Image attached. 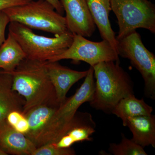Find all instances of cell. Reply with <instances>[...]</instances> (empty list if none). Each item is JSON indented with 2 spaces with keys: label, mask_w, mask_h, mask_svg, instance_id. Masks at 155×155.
<instances>
[{
  "label": "cell",
  "mask_w": 155,
  "mask_h": 155,
  "mask_svg": "<svg viewBox=\"0 0 155 155\" xmlns=\"http://www.w3.org/2000/svg\"><path fill=\"white\" fill-rule=\"evenodd\" d=\"M25 58L14 71L9 72L12 77V90L24 97L22 113L45 104L60 105L55 91L48 75L46 63Z\"/></svg>",
  "instance_id": "obj_1"
},
{
  "label": "cell",
  "mask_w": 155,
  "mask_h": 155,
  "mask_svg": "<svg viewBox=\"0 0 155 155\" xmlns=\"http://www.w3.org/2000/svg\"><path fill=\"white\" fill-rule=\"evenodd\" d=\"M93 67L95 81L90 105L97 110L111 114L120 100L134 94L133 81L119 62H101Z\"/></svg>",
  "instance_id": "obj_2"
},
{
  "label": "cell",
  "mask_w": 155,
  "mask_h": 155,
  "mask_svg": "<svg viewBox=\"0 0 155 155\" xmlns=\"http://www.w3.org/2000/svg\"><path fill=\"white\" fill-rule=\"evenodd\" d=\"M9 33L19 43L26 58L40 61H50L64 52L71 45L73 34L70 31L54 37L35 33L32 29L16 22H10Z\"/></svg>",
  "instance_id": "obj_3"
},
{
  "label": "cell",
  "mask_w": 155,
  "mask_h": 155,
  "mask_svg": "<svg viewBox=\"0 0 155 155\" xmlns=\"http://www.w3.org/2000/svg\"><path fill=\"white\" fill-rule=\"evenodd\" d=\"M10 21L19 22L31 29L59 35L69 31L66 18L45 0H33L22 5L5 9Z\"/></svg>",
  "instance_id": "obj_4"
},
{
  "label": "cell",
  "mask_w": 155,
  "mask_h": 155,
  "mask_svg": "<svg viewBox=\"0 0 155 155\" xmlns=\"http://www.w3.org/2000/svg\"><path fill=\"white\" fill-rule=\"evenodd\" d=\"M110 8L118 21L117 41L138 28L155 33V5L151 0H110Z\"/></svg>",
  "instance_id": "obj_5"
},
{
  "label": "cell",
  "mask_w": 155,
  "mask_h": 155,
  "mask_svg": "<svg viewBox=\"0 0 155 155\" xmlns=\"http://www.w3.org/2000/svg\"><path fill=\"white\" fill-rule=\"evenodd\" d=\"M95 88L94 70L91 67L85 79L75 94L67 98L57 108L50 122L47 144L56 143L71 126L74 116L81 105L89 102Z\"/></svg>",
  "instance_id": "obj_6"
},
{
  "label": "cell",
  "mask_w": 155,
  "mask_h": 155,
  "mask_svg": "<svg viewBox=\"0 0 155 155\" xmlns=\"http://www.w3.org/2000/svg\"><path fill=\"white\" fill-rule=\"evenodd\" d=\"M117 53L127 58L140 73L144 82V94L155 99V56L145 46L136 31L117 41Z\"/></svg>",
  "instance_id": "obj_7"
},
{
  "label": "cell",
  "mask_w": 155,
  "mask_h": 155,
  "mask_svg": "<svg viewBox=\"0 0 155 155\" xmlns=\"http://www.w3.org/2000/svg\"><path fill=\"white\" fill-rule=\"evenodd\" d=\"M73 34L70 47L51 62L71 60L76 62L83 61L92 67L101 62H119V56L109 42L104 40L100 42L91 41L79 35Z\"/></svg>",
  "instance_id": "obj_8"
},
{
  "label": "cell",
  "mask_w": 155,
  "mask_h": 155,
  "mask_svg": "<svg viewBox=\"0 0 155 155\" xmlns=\"http://www.w3.org/2000/svg\"><path fill=\"white\" fill-rule=\"evenodd\" d=\"M66 13L68 30L72 34L90 37L95 30L86 0H60Z\"/></svg>",
  "instance_id": "obj_9"
},
{
  "label": "cell",
  "mask_w": 155,
  "mask_h": 155,
  "mask_svg": "<svg viewBox=\"0 0 155 155\" xmlns=\"http://www.w3.org/2000/svg\"><path fill=\"white\" fill-rule=\"evenodd\" d=\"M59 106L42 105L33 108L24 114L29 126V130L25 135L36 148L47 144L50 122Z\"/></svg>",
  "instance_id": "obj_10"
},
{
  "label": "cell",
  "mask_w": 155,
  "mask_h": 155,
  "mask_svg": "<svg viewBox=\"0 0 155 155\" xmlns=\"http://www.w3.org/2000/svg\"><path fill=\"white\" fill-rule=\"evenodd\" d=\"M48 75L55 91L59 104L64 103L69 90L73 84L85 78L88 70L78 71L62 66L58 61L46 63Z\"/></svg>",
  "instance_id": "obj_11"
},
{
  "label": "cell",
  "mask_w": 155,
  "mask_h": 155,
  "mask_svg": "<svg viewBox=\"0 0 155 155\" xmlns=\"http://www.w3.org/2000/svg\"><path fill=\"white\" fill-rule=\"evenodd\" d=\"M96 128V124L91 114L77 112L69 130L55 143L58 147L67 148L76 143L91 141Z\"/></svg>",
  "instance_id": "obj_12"
},
{
  "label": "cell",
  "mask_w": 155,
  "mask_h": 155,
  "mask_svg": "<svg viewBox=\"0 0 155 155\" xmlns=\"http://www.w3.org/2000/svg\"><path fill=\"white\" fill-rule=\"evenodd\" d=\"M0 148L8 155H32L36 147L28 137L16 131L5 119L0 123Z\"/></svg>",
  "instance_id": "obj_13"
},
{
  "label": "cell",
  "mask_w": 155,
  "mask_h": 155,
  "mask_svg": "<svg viewBox=\"0 0 155 155\" xmlns=\"http://www.w3.org/2000/svg\"><path fill=\"white\" fill-rule=\"evenodd\" d=\"M86 2L92 18L99 31L102 38L109 42L117 53L118 41L109 19L111 11L110 0H86Z\"/></svg>",
  "instance_id": "obj_14"
},
{
  "label": "cell",
  "mask_w": 155,
  "mask_h": 155,
  "mask_svg": "<svg viewBox=\"0 0 155 155\" xmlns=\"http://www.w3.org/2000/svg\"><path fill=\"white\" fill-rule=\"evenodd\" d=\"M125 126L132 134L131 140L143 147L151 146L155 147V116L151 114L130 117Z\"/></svg>",
  "instance_id": "obj_15"
},
{
  "label": "cell",
  "mask_w": 155,
  "mask_h": 155,
  "mask_svg": "<svg viewBox=\"0 0 155 155\" xmlns=\"http://www.w3.org/2000/svg\"><path fill=\"white\" fill-rule=\"evenodd\" d=\"M12 77L10 73L0 71V123L14 110L22 111L25 100L12 90Z\"/></svg>",
  "instance_id": "obj_16"
},
{
  "label": "cell",
  "mask_w": 155,
  "mask_h": 155,
  "mask_svg": "<svg viewBox=\"0 0 155 155\" xmlns=\"http://www.w3.org/2000/svg\"><path fill=\"white\" fill-rule=\"evenodd\" d=\"M153 111L152 107L147 104L143 99H139L132 94L120 100L111 114L120 118L125 127L128 118L151 115Z\"/></svg>",
  "instance_id": "obj_17"
},
{
  "label": "cell",
  "mask_w": 155,
  "mask_h": 155,
  "mask_svg": "<svg viewBox=\"0 0 155 155\" xmlns=\"http://www.w3.org/2000/svg\"><path fill=\"white\" fill-rule=\"evenodd\" d=\"M26 55L19 43L11 34L0 47V69L13 72Z\"/></svg>",
  "instance_id": "obj_18"
},
{
  "label": "cell",
  "mask_w": 155,
  "mask_h": 155,
  "mask_svg": "<svg viewBox=\"0 0 155 155\" xmlns=\"http://www.w3.org/2000/svg\"><path fill=\"white\" fill-rule=\"evenodd\" d=\"M109 152L114 155H147L144 148L137 144L131 139H128L121 133V140L119 143L109 144Z\"/></svg>",
  "instance_id": "obj_19"
},
{
  "label": "cell",
  "mask_w": 155,
  "mask_h": 155,
  "mask_svg": "<svg viewBox=\"0 0 155 155\" xmlns=\"http://www.w3.org/2000/svg\"><path fill=\"white\" fill-rule=\"evenodd\" d=\"M75 152L71 147L59 148L55 143H48L36 148L32 155H74Z\"/></svg>",
  "instance_id": "obj_20"
},
{
  "label": "cell",
  "mask_w": 155,
  "mask_h": 155,
  "mask_svg": "<svg viewBox=\"0 0 155 155\" xmlns=\"http://www.w3.org/2000/svg\"><path fill=\"white\" fill-rule=\"evenodd\" d=\"M11 22L8 17L3 11L0 12V47L5 41V31Z\"/></svg>",
  "instance_id": "obj_21"
},
{
  "label": "cell",
  "mask_w": 155,
  "mask_h": 155,
  "mask_svg": "<svg viewBox=\"0 0 155 155\" xmlns=\"http://www.w3.org/2000/svg\"><path fill=\"white\" fill-rule=\"evenodd\" d=\"M31 1L32 0H0V12L11 7L25 5Z\"/></svg>",
  "instance_id": "obj_22"
},
{
  "label": "cell",
  "mask_w": 155,
  "mask_h": 155,
  "mask_svg": "<svg viewBox=\"0 0 155 155\" xmlns=\"http://www.w3.org/2000/svg\"><path fill=\"white\" fill-rule=\"evenodd\" d=\"M17 132L25 135L29 130V126L28 120L24 115V117L17 122V124L12 127Z\"/></svg>",
  "instance_id": "obj_23"
},
{
  "label": "cell",
  "mask_w": 155,
  "mask_h": 155,
  "mask_svg": "<svg viewBox=\"0 0 155 155\" xmlns=\"http://www.w3.org/2000/svg\"><path fill=\"white\" fill-rule=\"evenodd\" d=\"M45 1L51 4L58 13L63 15L64 11L60 2V0H45Z\"/></svg>",
  "instance_id": "obj_24"
},
{
  "label": "cell",
  "mask_w": 155,
  "mask_h": 155,
  "mask_svg": "<svg viewBox=\"0 0 155 155\" xmlns=\"http://www.w3.org/2000/svg\"><path fill=\"white\" fill-rule=\"evenodd\" d=\"M0 155H8V154L0 148Z\"/></svg>",
  "instance_id": "obj_25"
}]
</instances>
